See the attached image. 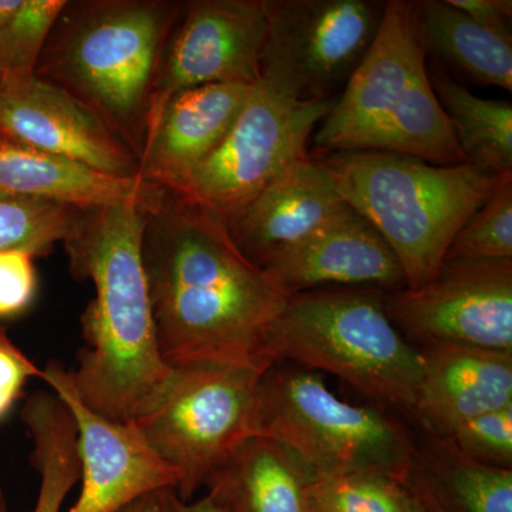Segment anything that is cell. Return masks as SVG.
I'll return each instance as SVG.
<instances>
[{"mask_svg": "<svg viewBox=\"0 0 512 512\" xmlns=\"http://www.w3.org/2000/svg\"><path fill=\"white\" fill-rule=\"evenodd\" d=\"M143 261L167 365L272 366L266 343L289 296L218 215L163 188L147 211Z\"/></svg>", "mask_w": 512, "mask_h": 512, "instance_id": "cell-1", "label": "cell"}, {"mask_svg": "<svg viewBox=\"0 0 512 512\" xmlns=\"http://www.w3.org/2000/svg\"><path fill=\"white\" fill-rule=\"evenodd\" d=\"M151 205L119 202L80 210L63 244L74 278L92 281L96 296L82 316L86 348L74 386L106 419L136 421L163 399L175 369L158 348L143 232Z\"/></svg>", "mask_w": 512, "mask_h": 512, "instance_id": "cell-2", "label": "cell"}, {"mask_svg": "<svg viewBox=\"0 0 512 512\" xmlns=\"http://www.w3.org/2000/svg\"><path fill=\"white\" fill-rule=\"evenodd\" d=\"M184 2H67L47 37L35 76L87 107L138 158L148 100Z\"/></svg>", "mask_w": 512, "mask_h": 512, "instance_id": "cell-3", "label": "cell"}, {"mask_svg": "<svg viewBox=\"0 0 512 512\" xmlns=\"http://www.w3.org/2000/svg\"><path fill=\"white\" fill-rule=\"evenodd\" d=\"M426 55L417 2L383 3L372 46L316 128L320 154L383 151L436 165L466 164L434 93Z\"/></svg>", "mask_w": 512, "mask_h": 512, "instance_id": "cell-4", "label": "cell"}, {"mask_svg": "<svg viewBox=\"0 0 512 512\" xmlns=\"http://www.w3.org/2000/svg\"><path fill=\"white\" fill-rule=\"evenodd\" d=\"M340 197L382 235L417 289L434 278L468 218L487 201L498 175L471 164L436 165L383 151L316 157Z\"/></svg>", "mask_w": 512, "mask_h": 512, "instance_id": "cell-5", "label": "cell"}, {"mask_svg": "<svg viewBox=\"0 0 512 512\" xmlns=\"http://www.w3.org/2000/svg\"><path fill=\"white\" fill-rule=\"evenodd\" d=\"M383 293L329 288L289 296L269 333L266 359L329 373L376 402L413 414L419 350L387 316Z\"/></svg>", "mask_w": 512, "mask_h": 512, "instance_id": "cell-6", "label": "cell"}, {"mask_svg": "<svg viewBox=\"0 0 512 512\" xmlns=\"http://www.w3.org/2000/svg\"><path fill=\"white\" fill-rule=\"evenodd\" d=\"M258 436L282 444L315 481L356 473L406 478L416 443L399 421L339 399L322 375L276 362L259 383Z\"/></svg>", "mask_w": 512, "mask_h": 512, "instance_id": "cell-7", "label": "cell"}, {"mask_svg": "<svg viewBox=\"0 0 512 512\" xmlns=\"http://www.w3.org/2000/svg\"><path fill=\"white\" fill-rule=\"evenodd\" d=\"M269 367H174L163 399L136 420L151 447L177 471L180 500L191 501L235 448L258 436L259 383Z\"/></svg>", "mask_w": 512, "mask_h": 512, "instance_id": "cell-8", "label": "cell"}, {"mask_svg": "<svg viewBox=\"0 0 512 512\" xmlns=\"http://www.w3.org/2000/svg\"><path fill=\"white\" fill-rule=\"evenodd\" d=\"M335 103L292 99L259 79L220 147L173 192L227 224L286 165L308 154L309 138Z\"/></svg>", "mask_w": 512, "mask_h": 512, "instance_id": "cell-9", "label": "cell"}, {"mask_svg": "<svg viewBox=\"0 0 512 512\" xmlns=\"http://www.w3.org/2000/svg\"><path fill=\"white\" fill-rule=\"evenodd\" d=\"M261 77L296 100L332 99L372 46L383 5L366 0H266Z\"/></svg>", "mask_w": 512, "mask_h": 512, "instance_id": "cell-10", "label": "cell"}, {"mask_svg": "<svg viewBox=\"0 0 512 512\" xmlns=\"http://www.w3.org/2000/svg\"><path fill=\"white\" fill-rule=\"evenodd\" d=\"M412 345H456L512 355V259H446L417 289L383 293Z\"/></svg>", "mask_w": 512, "mask_h": 512, "instance_id": "cell-11", "label": "cell"}, {"mask_svg": "<svg viewBox=\"0 0 512 512\" xmlns=\"http://www.w3.org/2000/svg\"><path fill=\"white\" fill-rule=\"evenodd\" d=\"M266 36V0L184 3L151 87L146 138L178 93L205 84L258 82Z\"/></svg>", "mask_w": 512, "mask_h": 512, "instance_id": "cell-12", "label": "cell"}, {"mask_svg": "<svg viewBox=\"0 0 512 512\" xmlns=\"http://www.w3.org/2000/svg\"><path fill=\"white\" fill-rule=\"evenodd\" d=\"M72 414L83 487L67 512H117L154 491L174 490L178 474L151 447L136 421H114L86 406L72 373L50 360L40 372Z\"/></svg>", "mask_w": 512, "mask_h": 512, "instance_id": "cell-13", "label": "cell"}, {"mask_svg": "<svg viewBox=\"0 0 512 512\" xmlns=\"http://www.w3.org/2000/svg\"><path fill=\"white\" fill-rule=\"evenodd\" d=\"M0 133L97 173L140 178V158L96 114L36 76L0 83Z\"/></svg>", "mask_w": 512, "mask_h": 512, "instance_id": "cell-14", "label": "cell"}, {"mask_svg": "<svg viewBox=\"0 0 512 512\" xmlns=\"http://www.w3.org/2000/svg\"><path fill=\"white\" fill-rule=\"evenodd\" d=\"M288 296L329 288H406L399 259L362 215L346 207L313 234L261 265Z\"/></svg>", "mask_w": 512, "mask_h": 512, "instance_id": "cell-15", "label": "cell"}, {"mask_svg": "<svg viewBox=\"0 0 512 512\" xmlns=\"http://www.w3.org/2000/svg\"><path fill=\"white\" fill-rule=\"evenodd\" d=\"M346 207L328 170L305 154L286 165L227 227L239 251L261 268Z\"/></svg>", "mask_w": 512, "mask_h": 512, "instance_id": "cell-16", "label": "cell"}, {"mask_svg": "<svg viewBox=\"0 0 512 512\" xmlns=\"http://www.w3.org/2000/svg\"><path fill=\"white\" fill-rule=\"evenodd\" d=\"M252 86L205 84L168 101L141 151V180L177 190L220 147L247 104Z\"/></svg>", "mask_w": 512, "mask_h": 512, "instance_id": "cell-17", "label": "cell"}, {"mask_svg": "<svg viewBox=\"0 0 512 512\" xmlns=\"http://www.w3.org/2000/svg\"><path fill=\"white\" fill-rule=\"evenodd\" d=\"M421 365L413 416L447 439L466 421L512 404V355L456 345L417 346Z\"/></svg>", "mask_w": 512, "mask_h": 512, "instance_id": "cell-18", "label": "cell"}, {"mask_svg": "<svg viewBox=\"0 0 512 512\" xmlns=\"http://www.w3.org/2000/svg\"><path fill=\"white\" fill-rule=\"evenodd\" d=\"M160 192V187L141 178L124 180L97 173L0 133V194L86 210L119 202L150 205Z\"/></svg>", "mask_w": 512, "mask_h": 512, "instance_id": "cell-19", "label": "cell"}, {"mask_svg": "<svg viewBox=\"0 0 512 512\" xmlns=\"http://www.w3.org/2000/svg\"><path fill=\"white\" fill-rule=\"evenodd\" d=\"M315 478L282 444L255 436L235 448L204 485L224 512H313Z\"/></svg>", "mask_w": 512, "mask_h": 512, "instance_id": "cell-20", "label": "cell"}, {"mask_svg": "<svg viewBox=\"0 0 512 512\" xmlns=\"http://www.w3.org/2000/svg\"><path fill=\"white\" fill-rule=\"evenodd\" d=\"M406 481L429 512H512V470L478 463L446 439L416 447Z\"/></svg>", "mask_w": 512, "mask_h": 512, "instance_id": "cell-21", "label": "cell"}, {"mask_svg": "<svg viewBox=\"0 0 512 512\" xmlns=\"http://www.w3.org/2000/svg\"><path fill=\"white\" fill-rule=\"evenodd\" d=\"M417 9L426 53L433 52L478 83L511 92L512 40L481 28L446 0H423Z\"/></svg>", "mask_w": 512, "mask_h": 512, "instance_id": "cell-22", "label": "cell"}, {"mask_svg": "<svg viewBox=\"0 0 512 512\" xmlns=\"http://www.w3.org/2000/svg\"><path fill=\"white\" fill-rule=\"evenodd\" d=\"M429 74L467 163L485 173H512L510 101L481 99L441 70Z\"/></svg>", "mask_w": 512, "mask_h": 512, "instance_id": "cell-23", "label": "cell"}, {"mask_svg": "<svg viewBox=\"0 0 512 512\" xmlns=\"http://www.w3.org/2000/svg\"><path fill=\"white\" fill-rule=\"evenodd\" d=\"M22 420L32 434V461L40 474L33 512H60L64 498L82 478L72 414L55 394L39 392L29 397Z\"/></svg>", "mask_w": 512, "mask_h": 512, "instance_id": "cell-24", "label": "cell"}, {"mask_svg": "<svg viewBox=\"0 0 512 512\" xmlns=\"http://www.w3.org/2000/svg\"><path fill=\"white\" fill-rule=\"evenodd\" d=\"M313 512H429L406 478L356 473L312 484Z\"/></svg>", "mask_w": 512, "mask_h": 512, "instance_id": "cell-25", "label": "cell"}, {"mask_svg": "<svg viewBox=\"0 0 512 512\" xmlns=\"http://www.w3.org/2000/svg\"><path fill=\"white\" fill-rule=\"evenodd\" d=\"M79 214L60 202L0 194V252L45 256L69 237Z\"/></svg>", "mask_w": 512, "mask_h": 512, "instance_id": "cell-26", "label": "cell"}, {"mask_svg": "<svg viewBox=\"0 0 512 512\" xmlns=\"http://www.w3.org/2000/svg\"><path fill=\"white\" fill-rule=\"evenodd\" d=\"M446 259H512V173L498 175L490 197L457 232Z\"/></svg>", "mask_w": 512, "mask_h": 512, "instance_id": "cell-27", "label": "cell"}, {"mask_svg": "<svg viewBox=\"0 0 512 512\" xmlns=\"http://www.w3.org/2000/svg\"><path fill=\"white\" fill-rule=\"evenodd\" d=\"M66 0H23L12 22L0 32V83L35 76L47 37Z\"/></svg>", "mask_w": 512, "mask_h": 512, "instance_id": "cell-28", "label": "cell"}, {"mask_svg": "<svg viewBox=\"0 0 512 512\" xmlns=\"http://www.w3.org/2000/svg\"><path fill=\"white\" fill-rule=\"evenodd\" d=\"M446 440L478 463L512 470V404L466 421Z\"/></svg>", "mask_w": 512, "mask_h": 512, "instance_id": "cell-29", "label": "cell"}, {"mask_svg": "<svg viewBox=\"0 0 512 512\" xmlns=\"http://www.w3.org/2000/svg\"><path fill=\"white\" fill-rule=\"evenodd\" d=\"M36 271L28 252H0V318L25 311L36 293Z\"/></svg>", "mask_w": 512, "mask_h": 512, "instance_id": "cell-30", "label": "cell"}, {"mask_svg": "<svg viewBox=\"0 0 512 512\" xmlns=\"http://www.w3.org/2000/svg\"><path fill=\"white\" fill-rule=\"evenodd\" d=\"M40 372L42 370L8 338L6 330L0 329V419L12 409L26 382L40 377Z\"/></svg>", "mask_w": 512, "mask_h": 512, "instance_id": "cell-31", "label": "cell"}, {"mask_svg": "<svg viewBox=\"0 0 512 512\" xmlns=\"http://www.w3.org/2000/svg\"><path fill=\"white\" fill-rule=\"evenodd\" d=\"M448 5L468 16L481 28L512 40L511 0H446Z\"/></svg>", "mask_w": 512, "mask_h": 512, "instance_id": "cell-32", "label": "cell"}, {"mask_svg": "<svg viewBox=\"0 0 512 512\" xmlns=\"http://www.w3.org/2000/svg\"><path fill=\"white\" fill-rule=\"evenodd\" d=\"M163 498L165 512H224L208 495L197 501H183L177 497L174 490H164Z\"/></svg>", "mask_w": 512, "mask_h": 512, "instance_id": "cell-33", "label": "cell"}, {"mask_svg": "<svg viewBox=\"0 0 512 512\" xmlns=\"http://www.w3.org/2000/svg\"><path fill=\"white\" fill-rule=\"evenodd\" d=\"M163 493L164 490H160L143 495L117 512H165Z\"/></svg>", "mask_w": 512, "mask_h": 512, "instance_id": "cell-34", "label": "cell"}, {"mask_svg": "<svg viewBox=\"0 0 512 512\" xmlns=\"http://www.w3.org/2000/svg\"><path fill=\"white\" fill-rule=\"evenodd\" d=\"M23 0H0V32L12 22Z\"/></svg>", "mask_w": 512, "mask_h": 512, "instance_id": "cell-35", "label": "cell"}, {"mask_svg": "<svg viewBox=\"0 0 512 512\" xmlns=\"http://www.w3.org/2000/svg\"><path fill=\"white\" fill-rule=\"evenodd\" d=\"M0 512H8V505H6L2 490H0Z\"/></svg>", "mask_w": 512, "mask_h": 512, "instance_id": "cell-36", "label": "cell"}]
</instances>
